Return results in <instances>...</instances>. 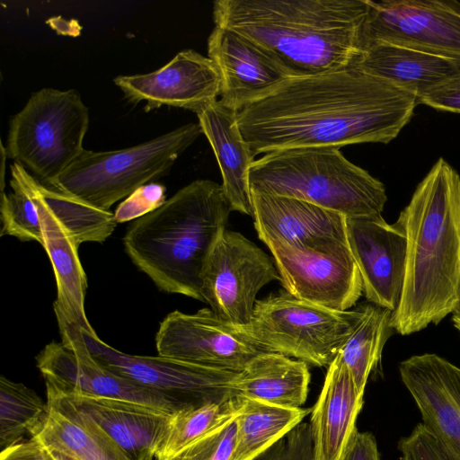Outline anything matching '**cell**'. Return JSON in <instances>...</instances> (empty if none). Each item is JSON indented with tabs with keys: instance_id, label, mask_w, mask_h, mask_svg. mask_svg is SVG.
Masks as SVG:
<instances>
[{
	"instance_id": "cell-1",
	"label": "cell",
	"mask_w": 460,
	"mask_h": 460,
	"mask_svg": "<svg viewBox=\"0 0 460 460\" xmlns=\"http://www.w3.org/2000/svg\"><path fill=\"white\" fill-rule=\"evenodd\" d=\"M418 98L354 66L291 77L237 114L255 155L301 147L389 143L410 121Z\"/></svg>"
},
{
	"instance_id": "cell-2",
	"label": "cell",
	"mask_w": 460,
	"mask_h": 460,
	"mask_svg": "<svg viewBox=\"0 0 460 460\" xmlns=\"http://www.w3.org/2000/svg\"><path fill=\"white\" fill-rule=\"evenodd\" d=\"M367 11V0H217L213 20L256 42L291 77H304L355 65Z\"/></svg>"
},
{
	"instance_id": "cell-3",
	"label": "cell",
	"mask_w": 460,
	"mask_h": 460,
	"mask_svg": "<svg viewBox=\"0 0 460 460\" xmlns=\"http://www.w3.org/2000/svg\"><path fill=\"white\" fill-rule=\"evenodd\" d=\"M398 218L405 230V273L391 323L403 336L451 314L460 288V176L439 158Z\"/></svg>"
},
{
	"instance_id": "cell-4",
	"label": "cell",
	"mask_w": 460,
	"mask_h": 460,
	"mask_svg": "<svg viewBox=\"0 0 460 460\" xmlns=\"http://www.w3.org/2000/svg\"><path fill=\"white\" fill-rule=\"evenodd\" d=\"M231 211L222 185L196 180L136 219L123 237L125 251L160 290L203 302L200 275Z\"/></svg>"
},
{
	"instance_id": "cell-5",
	"label": "cell",
	"mask_w": 460,
	"mask_h": 460,
	"mask_svg": "<svg viewBox=\"0 0 460 460\" xmlns=\"http://www.w3.org/2000/svg\"><path fill=\"white\" fill-rule=\"evenodd\" d=\"M251 190L305 200L346 218L382 215L384 184L338 147H301L265 154L249 172Z\"/></svg>"
},
{
	"instance_id": "cell-6",
	"label": "cell",
	"mask_w": 460,
	"mask_h": 460,
	"mask_svg": "<svg viewBox=\"0 0 460 460\" xmlns=\"http://www.w3.org/2000/svg\"><path fill=\"white\" fill-rule=\"evenodd\" d=\"M200 134L199 122H191L128 148L84 149L49 188L108 211L139 187L166 175Z\"/></svg>"
},
{
	"instance_id": "cell-7",
	"label": "cell",
	"mask_w": 460,
	"mask_h": 460,
	"mask_svg": "<svg viewBox=\"0 0 460 460\" xmlns=\"http://www.w3.org/2000/svg\"><path fill=\"white\" fill-rule=\"evenodd\" d=\"M89 110L74 89L42 88L10 120L5 151L50 187L84 150Z\"/></svg>"
},
{
	"instance_id": "cell-8",
	"label": "cell",
	"mask_w": 460,
	"mask_h": 460,
	"mask_svg": "<svg viewBox=\"0 0 460 460\" xmlns=\"http://www.w3.org/2000/svg\"><path fill=\"white\" fill-rule=\"evenodd\" d=\"M361 314L337 311L298 299L288 292L256 300L249 323L239 326L265 351L329 367Z\"/></svg>"
},
{
	"instance_id": "cell-9",
	"label": "cell",
	"mask_w": 460,
	"mask_h": 460,
	"mask_svg": "<svg viewBox=\"0 0 460 460\" xmlns=\"http://www.w3.org/2000/svg\"><path fill=\"white\" fill-rule=\"evenodd\" d=\"M280 280L273 258L242 234L224 229L200 275L203 302L223 322L243 326L251 321L256 296Z\"/></svg>"
},
{
	"instance_id": "cell-10",
	"label": "cell",
	"mask_w": 460,
	"mask_h": 460,
	"mask_svg": "<svg viewBox=\"0 0 460 460\" xmlns=\"http://www.w3.org/2000/svg\"><path fill=\"white\" fill-rule=\"evenodd\" d=\"M83 332L93 357L112 372L159 393L182 408L218 402L236 396L237 373L162 356H139L119 351L96 333Z\"/></svg>"
},
{
	"instance_id": "cell-11",
	"label": "cell",
	"mask_w": 460,
	"mask_h": 460,
	"mask_svg": "<svg viewBox=\"0 0 460 460\" xmlns=\"http://www.w3.org/2000/svg\"><path fill=\"white\" fill-rule=\"evenodd\" d=\"M59 332L61 341L47 344L36 357L47 394L126 400L171 413L183 409L100 364L90 352L81 329L67 328Z\"/></svg>"
},
{
	"instance_id": "cell-12",
	"label": "cell",
	"mask_w": 460,
	"mask_h": 460,
	"mask_svg": "<svg viewBox=\"0 0 460 460\" xmlns=\"http://www.w3.org/2000/svg\"><path fill=\"white\" fill-rule=\"evenodd\" d=\"M363 50L383 42L460 58V1L367 0Z\"/></svg>"
},
{
	"instance_id": "cell-13",
	"label": "cell",
	"mask_w": 460,
	"mask_h": 460,
	"mask_svg": "<svg viewBox=\"0 0 460 460\" xmlns=\"http://www.w3.org/2000/svg\"><path fill=\"white\" fill-rule=\"evenodd\" d=\"M267 247L291 296L337 311H348L361 296L362 279L348 243L304 250Z\"/></svg>"
},
{
	"instance_id": "cell-14",
	"label": "cell",
	"mask_w": 460,
	"mask_h": 460,
	"mask_svg": "<svg viewBox=\"0 0 460 460\" xmlns=\"http://www.w3.org/2000/svg\"><path fill=\"white\" fill-rule=\"evenodd\" d=\"M155 348L162 357L234 373L257 355L268 352L210 308L193 314L169 313L159 324Z\"/></svg>"
},
{
	"instance_id": "cell-15",
	"label": "cell",
	"mask_w": 460,
	"mask_h": 460,
	"mask_svg": "<svg viewBox=\"0 0 460 460\" xmlns=\"http://www.w3.org/2000/svg\"><path fill=\"white\" fill-rule=\"evenodd\" d=\"M113 82L129 102H145L146 111L166 105L196 114L218 101L222 87L215 62L193 49L178 52L155 71L119 75Z\"/></svg>"
},
{
	"instance_id": "cell-16",
	"label": "cell",
	"mask_w": 460,
	"mask_h": 460,
	"mask_svg": "<svg viewBox=\"0 0 460 460\" xmlns=\"http://www.w3.org/2000/svg\"><path fill=\"white\" fill-rule=\"evenodd\" d=\"M346 231L367 302L394 312L405 273L407 240L402 223L398 218L388 224L382 215L346 218Z\"/></svg>"
},
{
	"instance_id": "cell-17",
	"label": "cell",
	"mask_w": 460,
	"mask_h": 460,
	"mask_svg": "<svg viewBox=\"0 0 460 460\" xmlns=\"http://www.w3.org/2000/svg\"><path fill=\"white\" fill-rule=\"evenodd\" d=\"M399 373L423 425L449 460H460V367L424 353L402 360Z\"/></svg>"
},
{
	"instance_id": "cell-18",
	"label": "cell",
	"mask_w": 460,
	"mask_h": 460,
	"mask_svg": "<svg viewBox=\"0 0 460 460\" xmlns=\"http://www.w3.org/2000/svg\"><path fill=\"white\" fill-rule=\"evenodd\" d=\"M11 176L15 177L34 200L41 225L42 243L50 261L57 284V298L53 304L59 332L66 328H79L96 333L90 324L84 309L87 278L82 267L79 243L60 221L36 190L34 176L21 164L10 166Z\"/></svg>"
},
{
	"instance_id": "cell-19",
	"label": "cell",
	"mask_w": 460,
	"mask_h": 460,
	"mask_svg": "<svg viewBox=\"0 0 460 460\" xmlns=\"http://www.w3.org/2000/svg\"><path fill=\"white\" fill-rule=\"evenodd\" d=\"M208 57L221 74L219 102L238 112L291 78L263 48L229 28L215 25L208 39Z\"/></svg>"
},
{
	"instance_id": "cell-20",
	"label": "cell",
	"mask_w": 460,
	"mask_h": 460,
	"mask_svg": "<svg viewBox=\"0 0 460 460\" xmlns=\"http://www.w3.org/2000/svg\"><path fill=\"white\" fill-rule=\"evenodd\" d=\"M252 217L258 237L276 244L304 250L332 243H348L346 217L310 202L251 190Z\"/></svg>"
},
{
	"instance_id": "cell-21",
	"label": "cell",
	"mask_w": 460,
	"mask_h": 460,
	"mask_svg": "<svg viewBox=\"0 0 460 460\" xmlns=\"http://www.w3.org/2000/svg\"><path fill=\"white\" fill-rule=\"evenodd\" d=\"M63 397L91 418L131 460H156L173 413L126 400Z\"/></svg>"
},
{
	"instance_id": "cell-22",
	"label": "cell",
	"mask_w": 460,
	"mask_h": 460,
	"mask_svg": "<svg viewBox=\"0 0 460 460\" xmlns=\"http://www.w3.org/2000/svg\"><path fill=\"white\" fill-rule=\"evenodd\" d=\"M364 394L340 354L328 367L320 395L312 408L310 427L315 460H341L363 406Z\"/></svg>"
},
{
	"instance_id": "cell-23",
	"label": "cell",
	"mask_w": 460,
	"mask_h": 460,
	"mask_svg": "<svg viewBox=\"0 0 460 460\" xmlns=\"http://www.w3.org/2000/svg\"><path fill=\"white\" fill-rule=\"evenodd\" d=\"M355 68L414 94L418 99L460 76V58L389 43L364 49Z\"/></svg>"
},
{
	"instance_id": "cell-24",
	"label": "cell",
	"mask_w": 460,
	"mask_h": 460,
	"mask_svg": "<svg viewBox=\"0 0 460 460\" xmlns=\"http://www.w3.org/2000/svg\"><path fill=\"white\" fill-rule=\"evenodd\" d=\"M237 114L218 100L197 117L216 155L232 210L252 217L249 172L256 155L240 131Z\"/></svg>"
},
{
	"instance_id": "cell-25",
	"label": "cell",
	"mask_w": 460,
	"mask_h": 460,
	"mask_svg": "<svg viewBox=\"0 0 460 460\" xmlns=\"http://www.w3.org/2000/svg\"><path fill=\"white\" fill-rule=\"evenodd\" d=\"M49 413L31 437L75 460H131L86 414L59 395L47 394Z\"/></svg>"
},
{
	"instance_id": "cell-26",
	"label": "cell",
	"mask_w": 460,
	"mask_h": 460,
	"mask_svg": "<svg viewBox=\"0 0 460 460\" xmlns=\"http://www.w3.org/2000/svg\"><path fill=\"white\" fill-rule=\"evenodd\" d=\"M311 379L308 364L276 352H262L236 374V395L299 408L306 401Z\"/></svg>"
},
{
	"instance_id": "cell-27",
	"label": "cell",
	"mask_w": 460,
	"mask_h": 460,
	"mask_svg": "<svg viewBox=\"0 0 460 460\" xmlns=\"http://www.w3.org/2000/svg\"><path fill=\"white\" fill-rule=\"evenodd\" d=\"M312 409L283 407L244 398L235 417L234 460H253L288 433Z\"/></svg>"
},
{
	"instance_id": "cell-28",
	"label": "cell",
	"mask_w": 460,
	"mask_h": 460,
	"mask_svg": "<svg viewBox=\"0 0 460 460\" xmlns=\"http://www.w3.org/2000/svg\"><path fill=\"white\" fill-rule=\"evenodd\" d=\"M359 306L360 317L339 354L357 388L364 394L367 379L378 368L383 349L395 331L391 323V310L369 302Z\"/></svg>"
},
{
	"instance_id": "cell-29",
	"label": "cell",
	"mask_w": 460,
	"mask_h": 460,
	"mask_svg": "<svg viewBox=\"0 0 460 460\" xmlns=\"http://www.w3.org/2000/svg\"><path fill=\"white\" fill-rule=\"evenodd\" d=\"M244 397L183 408L172 415L168 430L160 445L156 460H166L224 425L240 411Z\"/></svg>"
},
{
	"instance_id": "cell-30",
	"label": "cell",
	"mask_w": 460,
	"mask_h": 460,
	"mask_svg": "<svg viewBox=\"0 0 460 460\" xmlns=\"http://www.w3.org/2000/svg\"><path fill=\"white\" fill-rule=\"evenodd\" d=\"M48 402L22 383L0 376L1 451L31 438L45 421Z\"/></svg>"
},
{
	"instance_id": "cell-31",
	"label": "cell",
	"mask_w": 460,
	"mask_h": 460,
	"mask_svg": "<svg viewBox=\"0 0 460 460\" xmlns=\"http://www.w3.org/2000/svg\"><path fill=\"white\" fill-rule=\"evenodd\" d=\"M36 190L79 244L104 242L114 231L117 222L110 210H102L49 188L34 177Z\"/></svg>"
},
{
	"instance_id": "cell-32",
	"label": "cell",
	"mask_w": 460,
	"mask_h": 460,
	"mask_svg": "<svg viewBox=\"0 0 460 460\" xmlns=\"http://www.w3.org/2000/svg\"><path fill=\"white\" fill-rule=\"evenodd\" d=\"M11 191L1 192V236L10 235L22 242L35 241L41 244L42 232L37 206L27 190L11 176Z\"/></svg>"
},
{
	"instance_id": "cell-33",
	"label": "cell",
	"mask_w": 460,
	"mask_h": 460,
	"mask_svg": "<svg viewBox=\"0 0 460 460\" xmlns=\"http://www.w3.org/2000/svg\"><path fill=\"white\" fill-rule=\"evenodd\" d=\"M235 417L166 460H234L237 429Z\"/></svg>"
},
{
	"instance_id": "cell-34",
	"label": "cell",
	"mask_w": 460,
	"mask_h": 460,
	"mask_svg": "<svg viewBox=\"0 0 460 460\" xmlns=\"http://www.w3.org/2000/svg\"><path fill=\"white\" fill-rule=\"evenodd\" d=\"M253 460H315L310 424L300 422Z\"/></svg>"
},
{
	"instance_id": "cell-35",
	"label": "cell",
	"mask_w": 460,
	"mask_h": 460,
	"mask_svg": "<svg viewBox=\"0 0 460 460\" xmlns=\"http://www.w3.org/2000/svg\"><path fill=\"white\" fill-rule=\"evenodd\" d=\"M166 188L158 182L139 187L127 197L116 208V222L124 223L137 219L160 208L166 201Z\"/></svg>"
},
{
	"instance_id": "cell-36",
	"label": "cell",
	"mask_w": 460,
	"mask_h": 460,
	"mask_svg": "<svg viewBox=\"0 0 460 460\" xmlns=\"http://www.w3.org/2000/svg\"><path fill=\"white\" fill-rule=\"evenodd\" d=\"M398 449L401 460H449L423 423L416 425L410 435L399 440Z\"/></svg>"
},
{
	"instance_id": "cell-37",
	"label": "cell",
	"mask_w": 460,
	"mask_h": 460,
	"mask_svg": "<svg viewBox=\"0 0 460 460\" xmlns=\"http://www.w3.org/2000/svg\"><path fill=\"white\" fill-rule=\"evenodd\" d=\"M418 102L437 110L460 113V76L434 88L419 98Z\"/></svg>"
},
{
	"instance_id": "cell-38",
	"label": "cell",
	"mask_w": 460,
	"mask_h": 460,
	"mask_svg": "<svg viewBox=\"0 0 460 460\" xmlns=\"http://www.w3.org/2000/svg\"><path fill=\"white\" fill-rule=\"evenodd\" d=\"M341 460H380L375 437L357 429Z\"/></svg>"
},
{
	"instance_id": "cell-39",
	"label": "cell",
	"mask_w": 460,
	"mask_h": 460,
	"mask_svg": "<svg viewBox=\"0 0 460 460\" xmlns=\"http://www.w3.org/2000/svg\"><path fill=\"white\" fill-rule=\"evenodd\" d=\"M0 460H54L49 450L31 438L1 451Z\"/></svg>"
},
{
	"instance_id": "cell-40",
	"label": "cell",
	"mask_w": 460,
	"mask_h": 460,
	"mask_svg": "<svg viewBox=\"0 0 460 460\" xmlns=\"http://www.w3.org/2000/svg\"><path fill=\"white\" fill-rule=\"evenodd\" d=\"M451 314V320L454 324V327L457 330V332L460 334V288L458 292L457 302L454 309L452 310Z\"/></svg>"
},
{
	"instance_id": "cell-41",
	"label": "cell",
	"mask_w": 460,
	"mask_h": 460,
	"mask_svg": "<svg viewBox=\"0 0 460 460\" xmlns=\"http://www.w3.org/2000/svg\"><path fill=\"white\" fill-rule=\"evenodd\" d=\"M1 156H2V161H1V190H2V192H4V168H5V160L7 158V155H6L5 146H4L3 143H1Z\"/></svg>"
},
{
	"instance_id": "cell-42",
	"label": "cell",
	"mask_w": 460,
	"mask_h": 460,
	"mask_svg": "<svg viewBox=\"0 0 460 460\" xmlns=\"http://www.w3.org/2000/svg\"><path fill=\"white\" fill-rule=\"evenodd\" d=\"M49 450V449H48ZM51 456L54 458V460H75L65 454H62L58 451L49 450Z\"/></svg>"
}]
</instances>
